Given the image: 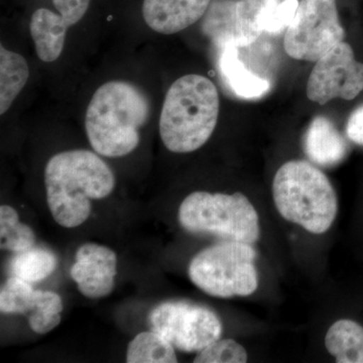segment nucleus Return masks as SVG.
Here are the masks:
<instances>
[{"label": "nucleus", "instance_id": "1", "mask_svg": "<svg viewBox=\"0 0 363 363\" xmlns=\"http://www.w3.org/2000/svg\"><path fill=\"white\" fill-rule=\"evenodd\" d=\"M45 185L52 218L65 228H75L89 218L91 200L104 199L111 194L116 177L94 152L66 150L48 162Z\"/></svg>", "mask_w": 363, "mask_h": 363}, {"label": "nucleus", "instance_id": "2", "mask_svg": "<svg viewBox=\"0 0 363 363\" xmlns=\"http://www.w3.org/2000/svg\"><path fill=\"white\" fill-rule=\"evenodd\" d=\"M150 111L149 99L136 86L124 81L100 86L86 111L91 147L101 156H128L140 143V130L147 123Z\"/></svg>", "mask_w": 363, "mask_h": 363}, {"label": "nucleus", "instance_id": "3", "mask_svg": "<svg viewBox=\"0 0 363 363\" xmlns=\"http://www.w3.org/2000/svg\"><path fill=\"white\" fill-rule=\"evenodd\" d=\"M219 116V95L210 79L197 74L172 84L160 117V135L169 152L187 154L209 140Z\"/></svg>", "mask_w": 363, "mask_h": 363}, {"label": "nucleus", "instance_id": "4", "mask_svg": "<svg viewBox=\"0 0 363 363\" xmlns=\"http://www.w3.org/2000/svg\"><path fill=\"white\" fill-rule=\"evenodd\" d=\"M272 195L283 218L311 233H326L337 216V196L330 181L306 161H290L278 169Z\"/></svg>", "mask_w": 363, "mask_h": 363}, {"label": "nucleus", "instance_id": "5", "mask_svg": "<svg viewBox=\"0 0 363 363\" xmlns=\"http://www.w3.org/2000/svg\"><path fill=\"white\" fill-rule=\"evenodd\" d=\"M179 221L189 233L212 235L222 241L253 245L260 235L257 210L247 196L192 193L179 208Z\"/></svg>", "mask_w": 363, "mask_h": 363}, {"label": "nucleus", "instance_id": "6", "mask_svg": "<svg viewBox=\"0 0 363 363\" xmlns=\"http://www.w3.org/2000/svg\"><path fill=\"white\" fill-rule=\"evenodd\" d=\"M252 245L221 241L205 248L191 260V281L208 295L217 298L247 297L257 291L259 274Z\"/></svg>", "mask_w": 363, "mask_h": 363}, {"label": "nucleus", "instance_id": "7", "mask_svg": "<svg viewBox=\"0 0 363 363\" xmlns=\"http://www.w3.org/2000/svg\"><path fill=\"white\" fill-rule=\"evenodd\" d=\"M344 35L336 0H301L284 45L294 59L317 62L343 42Z\"/></svg>", "mask_w": 363, "mask_h": 363}, {"label": "nucleus", "instance_id": "8", "mask_svg": "<svg viewBox=\"0 0 363 363\" xmlns=\"http://www.w3.org/2000/svg\"><path fill=\"white\" fill-rule=\"evenodd\" d=\"M152 331L183 352H200L220 339V319L212 310L187 302H164L150 313Z\"/></svg>", "mask_w": 363, "mask_h": 363}, {"label": "nucleus", "instance_id": "9", "mask_svg": "<svg viewBox=\"0 0 363 363\" xmlns=\"http://www.w3.org/2000/svg\"><path fill=\"white\" fill-rule=\"evenodd\" d=\"M363 90V64L355 60L352 48L341 42L318 60L310 74L307 96L326 104L334 98L352 100Z\"/></svg>", "mask_w": 363, "mask_h": 363}, {"label": "nucleus", "instance_id": "10", "mask_svg": "<svg viewBox=\"0 0 363 363\" xmlns=\"http://www.w3.org/2000/svg\"><path fill=\"white\" fill-rule=\"evenodd\" d=\"M262 6L259 0H216L205 13L203 30L216 47L227 43L247 47L264 33L259 23Z\"/></svg>", "mask_w": 363, "mask_h": 363}, {"label": "nucleus", "instance_id": "11", "mask_svg": "<svg viewBox=\"0 0 363 363\" xmlns=\"http://www.w3.org/2000/svg\"><path fill=\"white\" fill-rule=\"evenodd\" d=\"M60 14L47 9L33 13L30 32L38 57L50 63L61 56L65 45L67 30L76 25L87 13L90 0H52Z\"/></svg>", "mask_w": 363, "mask_h": 363}, {"label": "nucleus", "instance_id": "12", "mask_svg": "<svg viewBox=\"0 0 363 363\" xmlns=\"http://www.w3.org/2000/svg\"><path fill=\"white\" fill-rule=\"evenodd\" d=\"M70 274L77 284L79 292L86 298L106 297L116 285V252L104 245L86 243L76 252V262L71 267Z\"/></svg>", "mask_w": 363, "mask_h": 363}, {"label": "nucleus", "instance_id": "13", "mask_svg": "<svg viewBox=\"0 0 363 363\" xmlns=\"http://www.w3.org/2000/svg\"><path fill=\"white\" fill-rule=\"evenodd\" d=\"M211 0H143V16L155 32L173 35L181 32L206 13Z\"/></svg>", "mask_w": 363, "mask_h": 363}, {"label": "nucleus", "instance_id": "14", "mask_svg": "<svg viewBox=\"0 0 363 363\" xmlns=\"http://www.w3.org/2000/svg\"><path fill=\"white\" fill-rule=\"evenodd\" d=\"M217 68L222 81L234 95L243 99H255L269 92L271 84L248 70L240 58V47L230 44L217 45Z\"/></svg>", "mask_w": 363, "mask_h": 363}, {"label": "nucleus", "instance_id": "15", "mask_svg": "<svg viewBox=\"0 0 363 363\" xmlns=\"http://www.w3.org/2000/svg\"><path fill=\"white\" fill-rule=\"evenodd\" d=\"M304 150L308 157L321 167L340 164L348 154V145L330 119L317 116L304 135Z\"/></svg>", "mask_w": 363, "mask_h": 363}, {"label": "nucleus", "instance_id": "16", "mask_svg": "<svg viewBox=\"0 0 363 363\" xmlns=\"http://www.w3.org/2000/svg\"><path fill=\"white\" fill-rule=\"evenodd\" d=\"M325 346L336 362L363 363V327L352 320H338L327 332Z\"/></svg>", "mask_w": 363, "mask_h": 363}, {"label": "nucleus", "instance_id": "17", "mask_svg": "<svg viewBox=\"0 0 363 363\" xmlns=\"http://www.w3.org/2000/svg\"><path fill=\"white\" fill-rule=\"evenodd\" d=\"M28 62L18 52L0 47V114H4L28 82Z\"/></svg>", "mask_w": 363, "mask_h": 363}, {"label": "nucleus", "instance_id": "18", "mask_svg": "<svg viewBox=\"0 0 363 363\" xmlns=\"http://www.w3.org/2000/svg\"><path fill=\"white\" fill-rule=\"evenodd\" d=\"M175 347L155 331L138 334L126 351L128 363H175Z\"/></svg>", "mask_w": 363, "mask_h": 363}, {"label": "nucleus", "instance_id": "19", "mask_svg": "<svg viewBox=\"0 0 363 363\" xmlns=\"http://www.w3.org/2000/svg\"><path fill=\"white\" fill-rule=\"evenodd\" d=\"M57 264L58 260L54 253L44 248L32 247L26 252L16 253L9 262V272L13 277L28 283H38L51 276Z\"/></svg>", "mask_w": 363, "mask_h": 363}, {"label": "nucleus", "instance_id": "20", "mask_svg": "<svg viewBox=\"0 0 363 363\" xmlns=\"http://www.w3.org/2000/svg\"><path fill=\"white\" fill-rule=\"evenodd\" d=\"M35 234L20 222L18 213L9 205L0 207V247L13 253L26 252L35 247Z\"/></svg>", "mask_w": 363, "mask_h": 363}, {"label": "nucleus", "instance_id": "21", "mask_svg": "<svg viewBox=\"0 0 363 363\" xmlns=\"http://www.w3.org/2000/svg\"><path fill=\"white\" fill-rule=\"evenodd\" d=\"M40 290H35L30 283L11 277L0 291V311L4 314L28 315L39 305Z\"/></svg>", "mask_w": 363, "mask_h": 363}, {"label": "nucleus", "instance_id": "22", "mask_svg": "<svg viewBox=\"0 0 363 363\" xmlns=\"http://www.w3.org/2000/svg\"><path fill=\"white\" fill-rule=\"evenodd\" d=\"M298 0H264L259 16L262 32L279 33L288 28L295 16Z\"/></svg>", "mask_w": 363, "mask_h": 363}, {"label": "nucleus", "instance_id": "23", "mask_svg": "<svg viewBox=\"0 0 363 363\" xmlns=\"http://www.w3.org/2000/svg\"><path fill=\"white\" fill-rule=\"evenodd\" d=\"M247 352L241 344L233 339L215 341L198 352L195 363H245Z\"/></svg>", "mask_w": 363, "mask_h": 363}, {"label": "nucleus", "instance_id": "24", "mask_svg": "<svg viewBox=\"0 0 363 363\" xmlns=\"http://www.w3.org/2000/svg\"><path fill=\"white\" fill-rule=\"evenodd\" d=\"M28 325L37 334H47L62 321L61 314H51L45 312H33L28 315Z\"/></svg>", "mask_w": 363, "mask_h": 363}, {"label": "nucleus", "instance_id": "25", "mask_svg": "<svg viewBox=\"0 0 363 363\" xmlns=\"http://www.w3.org/2000/svg\"><path fill=\"white\" fill-rule=\"evenodd\" d=\"M346 135L353 143L363 145V104L355 109L348 118Z\"/></svg>", "mask_w": 363, "mask_h": 363}]
</instances>
